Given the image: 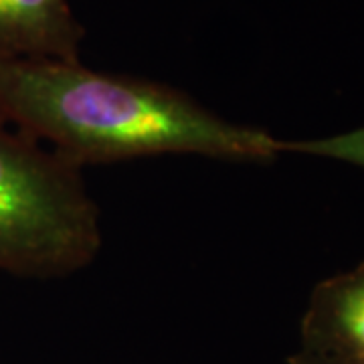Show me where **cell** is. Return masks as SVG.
Returning a JSON list of instances; mask_svg holds the SVG:
<instances>
[{"mask_svg":"<svg viewBox=\"0 0 364 364\" xmlns=\"http://www.w3.org/2000/svg\"><path fill=\"white\" fill-rule=\"evenodd\" d=\"M0 117L79 168L160 154L267 162L287 152L364 166V128L312 142L279 140L225 119L172 85L93 71L81 61H0Z\"/></svg>","mask_w":364,"mask_h":364,"instance_id":"1","label":"cell"},{"mask_svg":"<svg viewBox=\"0 0 364 364\" xmlns=\"http://www.w3.org/2000/svg\"><path fill=\"white\" fill-rule=\"evenodd\" d=\"M301 340L312 356L364 360V261L314 287Z\"/></svg>","mask_w":364,"mask_h":364,"instance_id":"4","label":"cell"},{"mask_svg":"<svg viewBox=\"0 0 364 364\" xmlns=\"http://www.w3.org/2000/svg\"><path fill=\"white\" fill-rule=\"evenodd\" d=\"M291 364H364V360H342V358H324V356H312L306 352H299L291 358Z\"/></svg>","mask_w":364,"mask_h":364,"instance_id":"5","label":"cell"},{"mask_svg":"<svg viewBox=\"0 0 364 364\" xmlns=\"http://www.w3.org/2000/svg\"><path fill=\"white\" fill-rule=\"evenodd\" d=\"M85 26L69 0H0V61H79Z\"/></svg>","mask_w":364,"mask_h":364,"instance_id":"3","label":"cell"},{"mask_svg":"<svg viewBox=\"0 0 364 364\" xmlns=\"http://www.w3.org/2000/svg\"><path fill=\"white\" fill-rule=\"evenodd\" d=\"M81 170L0 117V272L49 279L95 259L100 208Z\"/></svg>","mask_w":364,"mask_h":364,"instance_id":"2","label":"cell"}]
</instances>
